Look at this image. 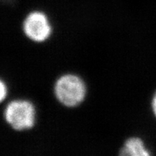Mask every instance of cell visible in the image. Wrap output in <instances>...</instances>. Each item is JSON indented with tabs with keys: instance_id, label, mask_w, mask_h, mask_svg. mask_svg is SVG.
I'll use <instances>...</instances> for the list:
<instances>
[{
	"instance_id": "1",
	"label": "cell",
	"mask_w": 156,
	"mask_h": 156,
	"mask_svg": "<svg viewBox=\"0 0 156 156\" xmlns=\"http://www.w3.org/2000/svg\"><path fill=\"white\" fill-rule=\"evenodd\" d=\"M54 93L64 106L75 107L83 102L86 95V87L80 77L77 75H62L54 85Z\"/></svg>"
},
{
	"instance_id": "2",
	"label": "cell",
	"mask_w": 156,
	"mask_h": 156,
	"mask_svg": "<svg viewBox=\"0 0 156 156\" xmlns=\"http://www.w3.org/2000/svg\"><path fill=\"white\" fill-rule=\"evenodd\" d=\"M5 118L7 124L16 131L30 129L35 124V107L28 101H12L6 106Z\"/></svg>"
},
{
	"instance_id": "3",
	"label": "cell",
	"mask_w": 156,
	"mask_h": 156,
	"mask_svg": "<svg viewBox=\"0 0 156 156\" xmlns=\"http://www.w3.org/2000/svg\"><path fill=\"white\" fill-rule=\"evenodd\" d=\"M25 36L35 42H43L51 34V26L47 17L42 12L34 11L28 15L23 22Z\"/></svg>"
},
{
	"instance_id": "4",
	"label": "cell",
	"mask_w": 156,
	"mask_h": 156,
	"mask_svg": "<svg viewBox=\"0 0 156 156\" xmlns=\"http://www.w3.org/2000/svg\"><path fill=\"white\" fill-rule=\"evenodd\" d=\"M121 155L129 156H148L150 152L145 147V144L140 138L132 137L124 143V147L120 151Z\"/></svg>"
},
{
	"instance_id": "5",
	"label": "cell",
	"mask_w": 156,
	"mask_h": 156,
	"mask_svg": "<svg viewBox=\"0 0 156 156\" xmlns=\"http://www.w3.org/2000/svg\"><path fill=\"white\" fill-rule=\"evenodd\" d=\"M0 90H1V95H0V100L2 101L5 98L6 95H7V88L2 80L0 82Z\"/></svg>"
},
{
	"instance_id": "6",
	"label": "cell",
	"mask_w": 156,
	"mask_h": 156,
	"mask_svg": "<svg viewBox=\"0 0 156 156\" xmlns=\"http://www.w3.org/2000/svg\"><path fill=\"white\" fill-rule=\"evenodd\" d=\"M152 109H153L154 115L156 117V92L153 98V100H152Z\"/></svg>"
}]
</instances>
